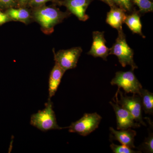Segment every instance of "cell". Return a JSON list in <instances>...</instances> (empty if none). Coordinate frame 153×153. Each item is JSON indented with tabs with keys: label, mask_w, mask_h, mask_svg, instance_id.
<instances>
[{
	"label": "cell",
	"mask_w": 153,
	"mask_h": 153,
	"mask_svg": "<svg viewBox=\"0 0 153 153\" xmlns=\"http://www.w3.org/2000/svg\"><path fill=\"white\" fill-rule=\"evenodd\" d=\"M141 99L142 105L144 111L147 114L153 113V94L146 89L142 88L140 94Z\"/></svg>",
	"instance_id": "16"
},
{
	"label": "cell",
	"mask_w": 153,
	"mask_h": 153,
	"mask_svg": "<svg viewBox=\"0 0 153 153\" xmlns=\"http://www.w3.org/2000/svg\"><path fill=\"white\" fill-rule=\"evenodd\" d=\"M109 129L111 139L117 140L122 145H125L132 149L135 148L134 141L137 133L134 130L128 128L117 131L112 127H110Z\"/></svg>",
	"instance_id": "11"
},
{
	"label": "cell",
	"mask_w": 153,
	"mask_h": 153,
	"mask_svg": "<svg viewBox=\"0 0 153 153\" xmlns=\"http://www.w3.org/2000/svg\"><path fill=\"white\" fill-rule=\"evenodd\" d=\"M10 18L6 13H4L0 11V25L5 24L7 22H11Z\"/></svg>",
	"instance_id": "22"
},
{
	"label": "cell",
	"mask_w": 153,
	"mask_h": 153,
	"mask_svg": "<svg viewBox=\"0 0 153 153\" xmlns=\"http://www.w3.org/2000/svg\"><path fill=\"white\" fill-rule=\"evenodd\" d=\"M89 2L90 0H66L63 4L79 20L85 22L89 19L85 12Z\"/></svg>",
	"instance_id": "10"
},
{
	"label": "cell",
	"mask_w": 153,
	"mask_h": 153,
	"mask_svg": "<svg viewBox=\"0 0 153 153\" xmlns=\"http://www.w3.org/2000/svg\"><path fill=\"white\" fill-rule=\"evenodd\" d=\"M39 7L33 12V17L46 34L52 33L55 25L62 22L68 15L52 7L42 5Z\"/></svg>",
	"instance_id": "1"
},
{
	"label": "cell",
	"mask_w": 153,
	"mask_h": 153,
	"mask_svg": "<svg viewBox=\"0 0 153 153\" xmlns=\"http://www.w3.org/2000/svg\"><path fill=\"white\" fill-rule=\"evenodd\" d=\"M30 123L42 131L63 128L57 124L56 116L53 110V103L50 98L48 99V101L45 103V108L44 109L32 115Z\"/></svg>",
	"instance_id": "2"
},
{
	"label": "cell",
	"mask_w": 153,
	"mask_h": 153,
	"mask_svg": "<svg viewBox=\"0 0 153 153\" xmlns=\"http://www.w3.org/2000/svg\"><path fill=\"white\" fill-rule=\"evenodd\" d=\"M118 92L120 94V99L119 100L118 99L117 93L115 97L119 104L130 113L136 122L146 126L143 119L141 99L139 94H134L132 96H128L120 90Z\"/></svg>",
	"instance_id": "6"
},
{
	"label": "cell",
	"mask_w": 153,
	"mask_h": 153,
	"mask_svg": "<svg viewBox=\"0 0 153 153\" xmlns=\"http://www.w3.org/2000/svg\"><path fill=\"white\" fill-rule=\"evenodd\" d=\"M118 36L115 42L109 49V55H115L123 67L129 65L134 71L138 68L134 60L133 50L127 43L125 35L123 30L118 31Z\"/></svg>",
	"instance_id": "3"
},
{
	"label": "cell",
	"mask_w": 153,
	"mask_h": 153,
	"mask_svg": "<svg viewBox=\"0 0 153 153\" xmlns=\"http://www.w3.org/2000/svg\"><path fill=\"white\" fill-rule=\"evenodd\" d=\"M124 23L133 33L139 34L143 38H145V36L143 35L142 31V25L138 14L134 13L131 15L126 16Z\"/></svg>",
	"instance_id": "15"
},
{
	"label": "cell",
	"mask_w": 153,
	"mask_h": 153,
	"mask_svg": "<svg viewBox=\"0 0 153 153\" xmlns=\"http://www.w3.org/2000/svg\"><path fill=\"white\" fill-rule=\"evenodd\" d=\"M109 103L115 113L117 130L140 127V124L136 122L130 113L119 104L117 100L114 102H110Z\"/></svg>",
	"instance_id": "8"
},
{
	"label": "cell",
	"mask_w": 153,
	"mask_h": 153,
	"mask_svg": "<svg viewBox=\"0 0 153 153\" xmlns=\"http://www.w3.org/2000/svg\"><path fill=\"white\" fill-rule=\"evenodd\" d=\"M102 117L97 113H85L80 119L68 127V131L86 136L98 128Z\"/></svg>",
	"instance_id": "4"
},
{
	"label": "cell",
	"mask_w": 153,
	"mask_h": 153,
	"mask_svg": "<svg viewBox=\"0 0 153 153\" xmlns=\"http://www.w3.org/2000/svg\"><path fill=\"white\" fill-rule=\"evenodd\" d=\"M12 21H16L27 24L30 22L31 16L28 10L23 8L8 9L6 12Z\"/></svg>",
	"instance_id": "14"
},
{
	"label": "cell",
	"mask_w": 153,
	"mask_h": 153,
	"mask_svg": "<svg viewBox=\"0 0 153 153\" xmlns=\"http://www.w3.org/2000/svg\"><path fill=\"white\" fill-rule=\"evenodd\" d=\"M125 11L121 8H119L115 7L111 8L107 15L106 23L118 31L123 30V24L124 23L126 16L125 13Z\"/></svg>",
	"instance_id": "12"
},
{
	"label": "cell",
	"mask_w": 153,
	"mask_h": 153,
	"mask_svg": "<svg viewBox=\"0 0 153 153\" xmlns=\"http://www.w3.org/2000/svg\"><path fill=\"white\" fill-rule=\"evenodd\" d=\"M105 43L104 32H93L92 45L87 54L94 57H101L103 60H106L107 57L109 55V49Z\"/></svg>",
	"instance_id": "9"
},
{
	"label": "cell",
	"mask_w": 153,
	"mask_h": 153,
	"mask_svg": "<svg viewBox=\"0 0 153 153\" xmlns=\"http://www.w3.org/2000/svg\"><path fill=\"white\" fill-rule=\"evenodd\" d=\"M31 0H17L18 4L21 7H25L28 4H30Z\"/></svg>",
	"instance_id": "24"
},
{
	"label": "cell",
	"mask_w": 153,
	"mask_h": 153,
	"mask_svg": "<svg viewBox=\"0 0 153 153\" xmlns=\"http://www.w3.org/2000/svg\"><path fill=\"white\" fill-rule=\"evenodd\" d=\"M101 1H102L106 3L110 7H111V8L115 7L114 5V4L113 2L112 1V0H101Z\"/></svg>",
	"instance_id": "25"
},
{
	"label": "cell",
	"mask_w": 153,
	"mask_h": 153,
	"mask_svg": "<svg viewBox=\"0 0 153 153\" xmlns=\"http://www.w3.org/2000/svg\"><path fill=\"white\" fill-rule=\"evenodd\" d=\"M17 4V0H0V9L10 8Z\"/></svg>",
	"instance_id": "21"
},
{
	"label": "cell",
	"mask_w": 153,
	"mask_h": 153,
	"mask_svg": "<svg viewBox=\"0 0 153 153\" xmlns=\"http://www.w3.org/2000/svg\"><path fill=\"white\" fill-rule=\"evenodd\" d=\"M53 0H31L30 4L34 6H41L43 5L45 3Z\"/></svg>",
	"instance_id": "23"
},
{
	"label": "cell",
	"mask_w": 153,
	"mask_h": 153,
	"mask_svg": "<svg viewBox=\"0 0 153 153\" xmlns=\"http://www.w3.org/2000/svg\"><path fill=\"white\" fill-rule=\"evenodd\" d=\"M112 1L125 11H130L131 10V0H112Z\"/></svg>",
	"instance_id": "20"
},
{
	"label": "cell",
	"mask_w": 153,
	"mask_h": 153,
	"mask_svg": "<svg viewBox=\"0 0 153 153\" xmlns=\"http://www.w3.org/2000/svg\"><path fill=\"white\" fill-rule=\"evenodd\" d=\"M137 6L140 12H152L153 4L150 0H132Z\"/></svg>",
	"instance_id": "17"
},
{
	"label": "cell",
	"mask_w": 153,
	"mask_h": 153,
	"mask_svg": "<svg viewBox=\"0 0 153 153\" xmlns=\"http://www.w3.org/2000/svg\"><path fill=\"white\" fill-rule=\"evenodd\" d=\"M112 85H117L119 88H122L126 93L140 94L142 85L134 74L133 71H117L111 82Z\"/></svg>",
	"instance_id": "5"
},
{
	"label": "cell",
	"mask_w": 153,
	"mask_h": 153,
	"mask_svg": "<svg viewBox=\"0 0 153 153\" xmlns=\"http://www.w3.org/2000/svg\"><path fill=\"white\" fill-rule=\"evenodd\" d=\"M66 71L57 63L50 72L49 81V98L51 99L55 95L60 85L61 79Z\"/></svg>",
	"instance_id": "13"
},
{
	"label": "cell",
	"mask_w": 153,
	"mask_h": 153,
	"mask_svg": "<svg viewBox=\"0 0 153 153\" xmlns=\"http://www.w3.org/2000/svg\"><path fill=\"white\" fill-rule=\"evenodd\" d=\"M140 151H144L147 153L153 152V133L149 134L148 137L145 140L144 142L139 148Z\"/></svg>",
	"instance_id": "19"
},
{
	"label": "cell",
	"mask_w": 153,
	"mask_h": 153,
	"mask_svg": "<svg viewBox=\"0 0 153 153\" xmlns=\"http://www.w3.org/2000/svg\"><path fill=\"white\" fill-rule=\"evenodd\" d=\"M111 150L114 153H142L141 151H134L128 146L122 145L119 146L112 143L110 145Z\"/></svg>",
	"instance_id": "18"
},
{
	"label": "cell",
	"mask_w": 153,
	"mask_h": 153,
	"mask_svg": "<svg viewBox=\"0 0 153 153\" xmlns=\"http://www.w3.org/2000/svg\"><path fill=\"white\" fill-rule=\"evenodd\" d=\"M82 51L80 47L59 50L55 53V63L65 71L75 68Z\"/></svg>",
	"instance_id": "7"
}]
</instances>
